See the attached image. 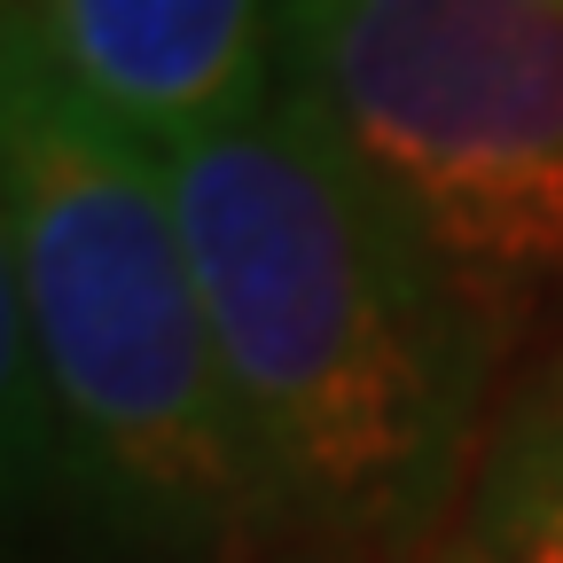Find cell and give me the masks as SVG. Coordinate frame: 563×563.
Segmentation results:
<instances>
[{
	"instance_id": "6da1fadb",
	"label": "cell",
	"mask_w": 563,
	"mask_h": 563,
	"mask_svg": "<svg viewBox=\"0 0 563 563\" xmlns=\"http://www.w3.org/2000/svg\"><path fill=\"white\" fill-rule=\"evenodd\" d=\"M274 555L439 540L485 454L501 306L282 87L157 165Z\"/></svg>"
},
{
	"instance_id": "7a4b0ae2",
	"label": "cell",
	"mask_w": 563,
	"mask_h": 563,
	"mask_svg": "<svg viewBox=\"0 0 563 563\" xmlns=\"http://www.w3.org/2000/svg\"><path fill=\"white\" fill-rule=\"evenodd\" d=\"M9 509L32 563H258L266 501L173 196L9 55Z\"/></svg>"
},
{
	"instance_id": "3957f363",
	"label": "cell",
	"mask_w": 563,
	"mask_h": 563,
	"mask_svg": "<svg viewBox=\"0 0 563 563\" xmlns=\"http://www.w3.org/2000/svg\"><path fill=\"white\" fill-rule=\"evenodd\" d=\"M282 87L493 306L563 290V0H290Z\"/></svg>"
},
{
	"instance_id": "277c9868",
	"label": "cell",
	"mask_w": 563,
	"mask_h": 563,
	"mask_svg": "<svg viewBox=\"0 0 563 563\" xmlns=\"http://www.w3.org/2000/svg\"><path fill=\"white\" fill-rule=\"evenodd\" d=\"M282 16L290 0H9V55L133 150L173 157L282 95Z\"/></svg>"
},
{
	"instance_id": "5b68a950",
	"label": "cell",
	"mask_w": 563,
	"mask_h": 563,
	"mask_svg": "<svg viewBox=\"0 0 563 563\" xmlns=\"http://www.w3.org/2000/svg\"><path fill=\"white\" fill-rule=\"evenodd\" d=\"M462 532L485 563H563V352H548L493 415Z\"/></svg>"
},
{
	"instance_id": "8992f818",
	"label": "cell",
	"mask_w": 563,
	"mask_h": 563,
	"mask_svg": "<svg viewBox=\"0 0 563 563\" xmlns=\"http://www.w3.org/2000/svg\"><path fill=\"white\" fill-rule=\"evenodd\" d=\"M282 563H485L470 532H439L422 548H399V555H282Z\"/></svg>"
}]
</instances>
